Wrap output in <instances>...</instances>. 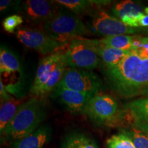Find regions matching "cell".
<instances>
[{
	"label": "cell",
	"instance_id": "cell-1",
	"mask_svg": "<svg viewBox=\"0 0 148 148\" xmlns=\"http://www.w3.org/2000/svg\"><path fill=\"white\" fill-rule=\"evenodd\" d=\"M111 89L123 98L140 95L148 86V54L131 50L115 66H104Z\"/></svg>",
	"mask_w": 148,
	"mask_h": 148
},
{
	"label": "cell",
	"instance_id": "cell-2",
	"mask_svg": "<svg viewBox=\"0 0 148 148\" xmlns=\"http://www.w3.org/2000/svg\"><path fill=\"white\" fill-rule=\"evenodd\" d=\"M45 118V109L41 99L30 98L20 106L13 120L1 134V139L17 141L34 132Z\"/></svg>",
	"mask_w": 148,
	"mask_h": 148
},
{
	"label": "cell",
	"instance_id": "cell-3",
	"mask_svg": "<svg viewBox=\"0 0 148 148\" xmlns=\"http://www.w3.org/2000/svg\"><path fill=\"white\" fill-rule=\"evenodd\" d=\"M67 67L62 51L58 50L41 59L31 87V93L40 98L54 90Z\"/></svg>",
	"mask_w": 148,
	"mask_h": 148
},
{
	"label": "cell",
	"instance_id": "cell-4",
	"mask_svg": "<svg viewBox=\"0 0 148 148\" xmlns=\"http://www.w3.org/2000/svg\"><path fill=\"white\" fill-rule=\"evenodd\" d=\"M42 28L62 46L89 33V29L76 14L62 9L45 22Z\"/></svg>",
	"mask_w": 148,
	"mask_h": 148
},
{
	"label": "cell",
	"instance_id": "cell-5",
	"mask_svg": "<svg viewBox=\"0 0 148 148\" xmlns=\"http://www.w3.org/2000/svg\"><path fill=\"white\" fill-rule=\"evenodd\" d=\"M86 114L95 124L114 126L123 118L116 99L110 95L98 93L92 97L85 108Z\"/></svg>",
	"mask_w": 148,
	"mask_h": 148
},
{
	"label": "cell",
	"instance_id": "cell-6",
	"mask_svg": "<svg viewBox=\"0 0 148 148\" xmlns=\"http://www.w3.org/2000/svg\"><path fill=\"white\" fill-rule=\"evenodd\" d=\"M65 45L66 47L62 52L68 67L90 71L100 66L101 58L82 37L75 38Z\"/></svg>",
	"mask_w": 148,
	"mask_h": 148
},
{
	"label": "cell",
	"instance_id": "cell-7",
	"mask_svg": "<svg viewBox=\"0 0 148 148\" xmlns=\"http://www.w3.org/2000/svg\"><path fill=\"white\" fill-rule=\"evenodd\" d=\"M102 83L93 72L67 67L57 87L95 95L99 93Z\"/></svg>",
	"mask_w": 148,
	"mask_h": 148
},
{
	"label": "cell",
	"instance_id": "cell-8",
	"mask_svg": "<svg viewBox=\"0 0 148 148\" xmlns=\"http://www.w3.org/2000/svg\"><path fill=\"white\" fill-rule=\"evenodd\" d=\"M16 36L25 47L35 49L42 55H50L62 47L42 28L19 27Z\"/></svg>",
	"mask_w": 148,
	"mask_h": 148
},
{
	"label": "cell",
	"instance_id": "cell-9",
	"mask_svg": "<svg viewBox=\"0 0 148 148\" xmlns=\"http://www.w3.org/2000/svg\"><path fill=\"white\" fill-rule=\"evenodd\" d=\"M92 26L98 34L105 37L118 35H137L142 29L134 28L125 25L119 19L103 10L95 12L92 16Z\"/></svg>",
	"mask_w": 148,
	"mask_h": 148
},
{
	"label": "cell",
	"instance_id": "cell-10",
	"mask_svg": "<svg viewBox=\"0 0 148 148\" xmlns=\"http://www.w3.org/2000/svg\"><path fill=\"white\" fill-rule=\"evenodd\" d=\"M57 5L55 1L27 0L23 3L22 12L27 21L42 25L60 10Z\"/></svg>",
	"mask_w": 148,
	"mask_h": 148
},
{
	"label": "cell",
	"instance_id": "cell-11",
	"mask_svg": "<svg viewBox=\"0 0 148 148\" xmlns=\"http://www.w3.org/2000/svg\"><path fill=\"white\" fill-rule=\"evenodd\" d=\"M146 8L130 0L117 3L112 8V12L122 23L127 26L139 28L140 17L146 14Z\"/></svg>",
	"mask_w": 148,
	"mask_h": 148
},
{
	"label": "cell",
	"instance_id": "cell-12",
	"mask_svg": "<svg viewBox=\"0 0 148 148\" xmlns=\"http://www.w3.org/2000/svg\"><path fill=\"white\" fill-rule=\"evenodd\" d=\"M123 112L130 118L132 125L148 135V97L126 103Z\"/></svg>",
	"mask_w": 148,
	"mask_h": 148
},
{
	"label": "cell",
	"instance_id": "cell-13",
	"mask_svg": "<svg viewBox=\"0 0 148 148\" xmlns=\"http://www.w3.org/2000/svg\"><path fill=\"white\" fill-rule=\"evenodd\" d=\"M56 96L73 114L84 113L85 108L93 95L82 93L64 88L56 87L54 90Z\"/></svg>",
	"mask_w": 148,
	"mask_h": 148
},
{
	"label": "cell",
	"instance_id": "cell-14",
	"mask_svg": "<svg viewBox=\"0 0 148 148\" xmlns=\"http://www.w3.org/2000/svg\"><path fill=\"white\" fill-rule=\"evenodd\" d=\"M83 40L101 58L106 67L115 66L130 52V51L119 50L103 45L99 39H89L82 37Z\"/></svg>",
	"mask_w": 148,
	"mask_h": 148
},
{
	"label": "cell",
	"instance_id": "cell-15",
	"mask_svg": "<svg viewBox=\"0 0 148 148\" xmlns=\"http://www.w3.org/2000/svg\"><path fill=\"white\" fill-rule=\"evenodd\" d=\"M51 135V129L48 125H42L34 132L14 142L12 148H43Z\"/></svg>",
	"mask_w": 148,
	"mask_h": 148
},
{
	"label": "cell",
	"instance_id": "cell-16",
	"mask_svg": "<svg viewBox=\"0 0 148 148\" xmlns=\"http://www.w3.org/2000/svg\"><path fill=\"white\" fill-rule=\"evenodd\" d=\"M23 103L18 99L12 97L8 100L1 101L0 108V134L4 132L17 113L19 107Z\"/></svg>",
	"mask_w": 148,
	"mask_h": 148
},
{
	"label": "cell",
	"instance_id": "cell-17",
	"mask_svg": "<svg viewBox=\"0 0 148 148\" xmlns=\"http://www.w3.org/2000/svg\"><path fill=\"white\" fill-rule=\"evenodd\" d=\"M61 148H99L97 143L88 135L73 132L64 138Z\"/></svg>",
	"mask_w": 148,
	"mask_h": 148
},
{
	"label": "cell",
	"instance_id": "cell-18",
	"mask_svg": "<svg viewBox=\"0 0 148 148\" xmlns=\"http://www.w3.org/2000/svg\"><path fill=\"white\" fill-rule=\"evenodd\" d=\"M21 65L16 56L12 51L4 47L0 49V72L9 74L21 72Z\"/></svg>",
	"mask_w": 148,
	"mask_h": 148
},
{
	"label": "cell",
	"instance_id": "cell-19",
	"mask_svg": "<svg viewBox=\"0 0 148 148\" xmlns=\"http://www.w3.org/2000/svg\"><path fill=\"white\" fill-rule=\"evenodd\" d=\"M136 35H118L101 38L100 41L109 47L119 50H132V44Z\"/></svg>",
	"mask_w": 148,
	"mask_h": 148
},
{
	"label": "cell",
	"instance_id": "cell-20",
	"mask_svg": "<svg viewBox=\"0 0 148 148\" xmlns=\"http://www.w3.org/2000/svg\"><path fill=\"white\" fill-rule=\"evenodd\" d=\"M106 147L107 148H135L132 139L124 130L109 137L106 140Z\"/></svg>",
	"mask_w": 148,
	"mask_h": 148
},
{
	"label": "cell",
	"instance_id": "cell-21",
	"mask_svg": "<svg viewBox=\"0 0 148 148\" xmlns=\"http://www.w3.org/2000/svg\"><path fill=\"white\" fill-rule=\"evenodd\" d=\"M55 2L76 14L87 11L92 3L91 1L85 0H56Z\"/></svg>",
	"mask_w": 148,
	"mask_h": 148
},
{
	"label": "cell",
	"instance_id": "cell-22",
	"mask_svg": "<svg viewBox=\"0 0 148 148\" xmlns=\"http://www.w3.org/2000/svg\"><path fill=\"white\" fill-rule=\"evenodd\" d=\"M124 130L132 139L135 148H148V135L147 134L134 125Z\"/></svg>",
	"mask_w": 148,
	"mask_h": 148
},
{
	"label": "cell",
	"instance_id": "cell-23",
	"mask_svg": "<svg viewBox=\"0 0 148 148\" xmlns=\"http://www.w3.org/2000/svg\"><path fill=\"white\" fill-rule=\"evenodd\" d=\"M23 22V18L19 14H12L7 16L3 21V27L5 32L13 33L15 29Z\"/></svg>",
	"mask_w": 148,
	"mask_h": 148
},
{
	"label": "cell",
	"instance_id": "cell-24",
	"mask_svg": "<svg viewBox=\"0 0 148 148\" xmlns=\"http://www.w3.org/2000/svg\"><path fill=\"white\" fill-rule=\"evenodd\" d=\"M135 50H138L148 54V37L140 36L138 47Z\"/></svg>",
	"mask_w": 148,
	"mask_h": 148
},
{
	"label": "cell",
	"instance_id": "cell-25",
	"mask_svg": "<svg viewBox=\"0 0 148 148\" xmlns=\"http://www.w3.org/2000/svg\"><path fill=\"white\" fill-rule=\"evenodd\" d=\"M148 27V14H144L139 20V27Z\"/></svg>",
	"mask_w": 148,
	"mask_h": 148
},
{
	"label": "cell",
	"instance_id": "cell-26",
	"mask_svg": "<svg viewBox=\"0 0 148 148\" xmlns=\"http://www.w3.org/2000/svg\"><path fill=\"white\" fill-rule=\"evenodd\" d=\"M12 1H10V0H1V1H0V10L1 12L8 9V7L12 3Z\"/></svg>",
	"mask_w": 148,
	"mask_h": 148
},
{
	"label": "cell",
	"instance_id": "cell-27",
	"mask_svg": "<svg viewBox=\"0 0 148 148\" xmlns=\"http://www.w3.org/2000/svg\"><path fill=\"white\" fill-rule=\"evenodd\" d=\"M140 95L145 96V97H148V86L145 88V90H143V92H142L141 95Z\"/></svg>",
	"mask_w": 148,
	"mask_h": 148
}]
</instances>
